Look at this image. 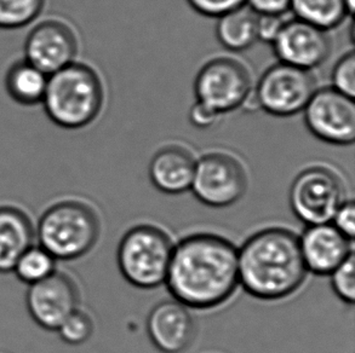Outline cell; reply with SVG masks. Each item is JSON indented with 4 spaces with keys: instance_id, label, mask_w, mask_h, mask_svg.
Listing matches in <instances>:
<instances>
[{
    "instance_id": "6da1fadb",
    "label": "cell",
    "mask_w": 355,
    "mask_h": 353,
    "mask_svg": "<svg viewBox=\"0 0 355 353\" xmlns=\"http://www.w3.org/2000/svg\"><path fill=\"white\" fill-rule=\"evenodd\" d=\"M165 283L188 309L222 305L239 286L238 249L217 235H191L173 246Z\"/></svg>"
},
{
    "instance_id": "7a4b0ae2",
    "label": "cell",
    "mask_w": 355,
    "mask_h": 353,
    "mask_svg": "<svg viewBox=\"0 0 355 353\" xmlns=\"http://www.w3.org/2000/svg\"><path fill=\"white\" fill-rule=\"evenodd\" d=\"M300 241L290 230L264 229L238 249L239 284L261 300L293 296L307 276Z\"/></svg>"
},
{
    "instance_id": "3957f363",
    "label": "cell",
    "mask_w": 355,
    "mask_h": 353,
    "mask_svg": "<svg viewBox=\"0 0 355 353\" xmlns=\"http://www.w3.org/2000/svg\"><path fill=\"white\" fill-rule=\"evenodd\" d=\"M103 98L97 73L87 64L72 62L49 75L42 103L55 124L64 129H82L100 114Z\"/></svg>"
},
{
    "instance_id": "277c9868",
    "label": "cell",
    "mask_w": 355,
    "mask_h": 353,
    "mask_svg": "<svg viewBox=\"0 0 355 353\" xmlns=\"http://www.w3.org/2000/svg\"><path fill=\"white\" fill-rule=\"evenodd\" d=\"M96 212L78 200L55 202L35 225V239L56 260H76L89 253L100 237Z\"/></svg>"
},
{
    "instance_id": "5b68a950",
    "label": "cell",
    "mask_w": 355,
    "mask_h": 353,
    "mask_svg": "<svg viewBox=\"0 0 355 353\" xmlns=\"http://www.w3.org/2000/svg\"><path fill=\"white\" fill-rule=\"evenodd\" d=\"M173 251V242L163 230L153 225H139L120 241L118 266L130 284L153 289L165 283Z\"/></svg>"
},
{
    "instance_id": "8992f818",
    "label": "cell",
    "mask_w": 355,
    "mask_h": 353,
    "mask_svg": "<svg viewBox=\"0 0 355 353\" xmlns=\"http://www.w3.org/2000/svg\"><path fill=\"white\" fill-rule=\"evenodd\" d=\"M194 91L198 103L221 116L249 100L252 82L241 63L232 58H215L198 73Z\"/></svg>"
},
{
    "instance_id": "52a82bcc",
    "label": "cell",
    "mask_w": 355,
    "mask_h": 353,
    "mask_svg": "<svg viewBox=\"0 0 355 353\" xmlns=\"http://www.w3.org/2000/svg\"><path fill=\"white\" fill-rule=\"evenodd\" d=\"M293 215L304 224L331 223L345 202V190L336 173L327 168H311L300 173L290 189Z\"/></svg>"
},
{
    "instance_id": "ba28073f",
    "label": "cell",
    "mask_w": 355,
    "mask_h": 353,
    "mask_svg": "<svg viewBox=\"0 0 355 353\" xmlns=\"http://www.w3.org/2000/svg\"><path fill=\"white\" fill-rule=\"evenodd\" d=\"M315 91L312 71L279 62L259 79L254 100L268 114L286 118L302 111Z\"/></svg>"
},
{
    "instance_id": "9c48e42d",
    "label": "cell",
    "mask_w": 355,
    "mask_h": 353,
    "mask_svg": "<svg viewBox=\"0 0 355 353\" xmlns=\"http://www.w3.org/2000/svg\"><path fill=\"white\" fill-rule=\"evenodd\" d=\"M248 178L243 165L231 155L211 153L196 161L192 190L204 205L225 208L244 196Z\"/></svg>"
},
{
    "instance_id": "30bf717a",
    "label": "cell",
    "mask_w": 355,
    "mask_h": 353,
    "mask_svg": "<svg viewBox=\"0 0 355 353\" xmlns=\"http://www.w3.org/2000/svg\"><path fill=\"white\" fill-rule=\"evenodd\" d=\"M303 111L308 129L317 138L336 145L354 142V98L332 87L320 89L313 93Z\"/></svg>"
},
{
    "instance_id": "8fae6325",
    "label": "cell",
    "mask_w": 355,
    "mask_h": 353,
    "mask_svg": "<svg viewBox=\"0 0 355 353\" xmlns=\"http://www.w3.org/2000/svg\"><path fill=\"white\" fill-rule=\"evenodd\" d=\"M26 306L37 325L56 332L64 320L79 309V291L71 277L56 271L43 281L28 286Z\"/></svg>"
},
{
    "instance_id": "7c38bea8",
    "label": "cell",
    "mask_w": 355,
    "mask_h": 353,
    "mask_svg": "<svg viewBox=\"0 0 355 353\" xmlns=\"http://www.w3.org/2000/svg\"><path fill=\"white\" fill-rule=\"evenodd\" d=\"M272 45L280 62L306 71L322 66L331 51L327 30L298 19L286 21Z\"/></svg>"
},
{
    "instance_id": "4fadbf2b",
    "label": "cell",
    "mask_w": 355,
    "mask_h": 353,
    "mask_svg": "<svg viewBox=\"0 0 355 353\" xmlns=\"http://www.w3.org/2000/svg\"><path fill=\"white\" fill-rule=\"evenodd\" d=\"M78 43L68 24L48 19L31 30L24 44L26 60L51 75L74 62Z\"/></svg>"
},
{
    "instance_id": "5bb4252c",
    "label": "cell",
    "mask_w": 355,
    "mask_h": 353,
    "mask_svg": "<svg viewBox=\"0 0 355 353\" xmlns=\"http://www.w3.org/2000/svg\"><path fill=\"white\" fill-rule=\"evenodd\" d=\"M298 241L307 271L319 276L330 275L353 253V239L331 223L309 225Z\"/></svg>"
},
{
    "instance_id": "9a60e30c",
    "label": "cell",
    "mask_w": 355,
    "mask_h": 353,
    "mask_svg": "<svg viewBox=\"0 0 355 353\" xmlns=\"http://www.w3.org/2000/svg\"><path fill=\"white\" fill-rule=\"evenodd\" d=\"M147 332L160 352L181 353L194 339L196 323L189 309L173 299L154 306L147 320Z\"/></svg>"
},
{
    "instance_id": "2e32d148",
    "label": "cell",
    "mask_w": 355,
    "mask_h": 353,
    "mask_svg": "<svg viewBox=\"0 0 355 353\" xmlns=\"http://www.w3.org/2000/svg\"><path fill=\"white\" fill-rule=\"evenodd\" d=\"M196 160L192 154L178 145L160 149L149 163V178L159 191L180 195L191 190Z\"/></svg>"
},
{
    "instance_id": "e0dca14e",
    "label": "cell",
    "mask_w": 355,
    "mask_h": 353,
    "mask_svg": "<svg viewBox=\"0 0 355 353\" xmlns=\"http://www.w3.org/2000/svg\"><path fill=\"white\" fill-rule=\"evenodd\" d=\"M35 241V225L24 210L0 206V273L12 272L14 265Z\"/></svg>"
},
{
    "instance_id": "ac0fdd59",
    "label": "cell",
    "mask_w": 355,
    "mask_h": 353,
    "mask_svg": "<svg viewBox=\"0 0 355 353\" xmlns=\"http://www.w3.org/2000/svg\"><path fill=\"white\" fill-rule=\"evenodd\" d=\"M259 15L243 5L218 17L216 35L223 48L231 51H244L257 40Z\"/></svg>"
},
{
    "instance_id": "d6986e66",
    "label": "cell",
    "mask_w": 355,
    "mask_h": 353,
    "mask_svg": "<svg viewBox=\"0 0 355 353\" xmlns=\"http://www.w3.org/2000/svg\"><path fill=\"white\" fill-rule=\"evenodd\" d=\"M49 75L27 60L14 63L5 77V87L12 100L19 105L42 103Z\"/></svg>"
},
{
    "instance_id": "ffe728a7",
    "label": "cell",
    "mask_w": 355,
    "mask_h": 353,
    "mask_svg": "<svg viewBox=\"0 0 355 353\" xmlns=\"http://www.w3.org/2000/svg\"><path fill=\"white\" fill-rule=\"evenodd\" d=\"M298 19L327 30L335 28L348 16L345 0H291Z\"/></svg>"
},
{
    "instance_id": "44dd1931",
    "label": "cell",
    "mask_w": 355,
    "mask_h": 353,
    "mask_svg": "<svg viewBox=\"0 0 355 353\" xmlns=\"http://www.w3.org/2000/svg\"><path fill=\"white\" fill-rule=\"evenodd\" d=\"M58 260L39 244L26 249L15 263L12 272L27 286L43 281L58 271Z\"/></svg>"
},
{
    "instance_id": "7402d4cb",
    "label": "cell",
    "mask_w": 355,
    "mask_h": 353,
    "mask_svg": "<svg viewBox=\"0 0 355 353\" xmlns=\"http://www.w3.org/2000/svg\"><path fill=\"white\" fill-rule=\"evenodd\" d=\"M45 0H0V28H21L42 12Z\"/></svg>"
},
{
    "instance_id": "603a6c76",
    "label": "cell",
    "mask_w": 355,
    "mask_h": 353,
    "mask_svg": "<svg viewBox=\"0 0 355 353\" xmlns=\"http://www.w3.org/2000/svg\"><path fill=\"white\" fill-rule=\"evenodd\" d=\"M63 343L72 346L85 344L94 333V322L92 317L79 309L67 317L58 330Z\"/></svg>"
},
{
    "instance_id": "cb8c5ba5",
    "label": "cell",
    "mask_w": 355,
    "mask_h": 353,
    "mask_svg": "<svg viewBox=\"0 0 355 353\" xmlns=\"http://www.w3.org/2000/svg\"><path fill=\"white\" fill-rule=\"evenodd\" d=\"M332 289L340 299L352 305L355 300V258L352 253L348 258L330 273Z\"/></svg>"
},
{
    "instance_id": "d4e9b609",
    "label": "cell",
    "mask_w": 355,
    "mask_h": 353,
    "mask_svg": "<svg viewBox=\"0 0 355 353\" xmlns=\"http://www.w3.org/2000/svg\"><path fill=\"white\" fill-rule=\"evenodd\" d=\"M332 89L343 95L354 98L355 55L353 53L342 56L332 71Z\"/></svg>"
},
{
    "instance_id": "484cf974",
    "label": "cell",
    "mask_w": 355,
    "mask_h": 353,
    "mask_svg": "<svg viewBox=\"0 0 355 353\" xmlns=\"http://www.w3.org/2000/svg\"><path fill=\"white\" fill-rule=\"evenodd\" d=\"M188 3L199 14L218 19L222 15L243 6L245 0H188Z\"/></svg>"
},
{
    "instance_id": "4316f807",
    "label": "cell",
    "mask_w": 355,
    "mask_h": 353,
    "mask_svg": "<svg viewBox=\"0 0 355 353\" xmlns=\"http://www.w3.org/2000/svg\"><path fill=\"white\" fill-rule=\"evenodd\" d=\"M286 21L288 19H284V15H259L257 39L264 43H273Z\"/></svg>"
},
{
    "instance_id": "83f0119b",
    "label": "cell",
    "mask_w": 355,
    "mask_h": 353,
    "mask_svg": "<svg viewBox=\"0 0 355 353\" xmlns=\"http://www.w3.org/2000/svg\"><path fill=\"white\" fill-rule=\"evenodd\" d=\"M332 225L347 239H353L355 234V206L353 201H345L332 218Z\"/></svg>"
},
{
    "instance_id": "f1b7e54d",
    "label": "cell",
    "mask_w": 355,
    "mask_h": 353,
    "mask_svg": "<svg viewBox=\"0 0 355 353\" xmlns=\"http://www.w3.org/2000/svg\"><path fill=\"white\" fill-rule=\"evenodd\" d=\"M245 5L257 15H285L291 8V0H245Z\"/></svg>"
},
{
    "instance_id": "f546056e",
    "label": "cell",
    "mask_w": 355,
    "mask_h": 353,
    "mask_svg": "<svg viewBox=\"0 0 355 353\" xmlns=\"http://www.w3.org/2000/svg\"><path fill=\"white\" fill-rule=\"evenodd\" d=\"M189 118H191L192 124L196 125L199 129H207L220 119V115L197 102L196 105H193Z\"/></svg>"
},
{
    "instance_id": "4dcf8cb0",
    "label": "cell",
    "mask_w": 355,
    "mask_h": 353,
    "mask_svg": "<svg viewBox=\"0 0 355 353\" xmlns=\"http://www.w3.org/2000/svg\"><path fill=\"white\" fill-rule=\"evenodd\" d=\"M345 4H346L348 15L353 14V11H354L355 0H345Z\"/></svg>"
}]
</instances>
